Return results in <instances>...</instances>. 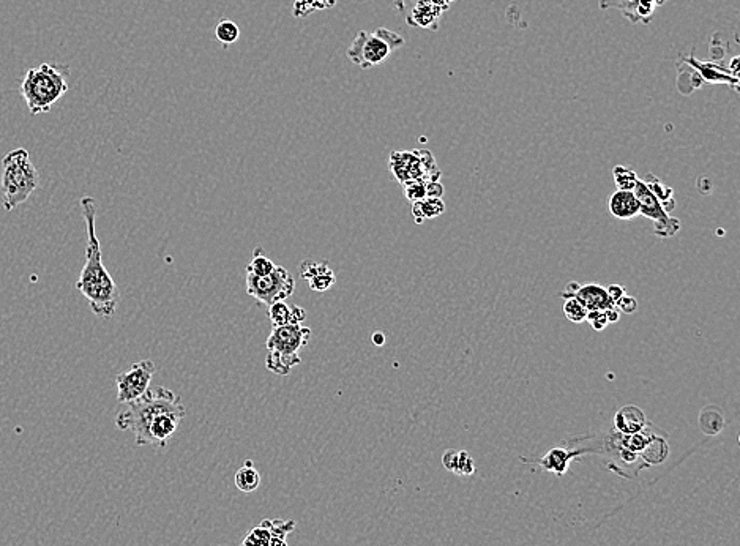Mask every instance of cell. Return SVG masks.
Here are the masks:
<instances>
[{
  "label": "cell",
  "mask_w": 740,
  "mask_h": 546,
  "mask_svg": "<svg viewBox=\"0 0 740 546\" xmlns=\"http://www.w3.org/2000/svg\"><path fill=\"white\" fill-rule=\"evenodd\" d=\"M668 455H669V446H668V442H666V434H663L662 431H658L654 438L650 439L646 448H644L640 453L641 460L647 466H655V464L665 463Z\"/></svg>",
  "instance_id": "ffe728a7"
},
{
  "label": "cell",
  "mask_w": 740,
  "mask_h": 546,
  "mask_svg": "<svg viewBox=\"0 0 740 546\" xmlns=\"http://www.w3.org/2000/svg\"><path fill=\"white\" fill-rule=\"evenodd\" d=\"M2 204L6 212H11L36 191L40 187V176L28 152L23 147L9 152L2 159Z\"/></svg>",
  "instance_id": "277c9868"
},
{
  "label": "cell",
  "mask_w": 740,
  "mask_h": 546,
  "mask_svg": "<svg viewBox=\"0 0 740 546\" xmlns=\"http://www.w3.org/2000/svg\"><path fill=\"white\" fill-rule=\"evenodd\" d=\"M300 275H302L303 281H306V285L310 286L311 290H316V293H325V290L330 289L335 283H336V276H335V272L332 271V267L327 264V262H310V261H305L302 266H300Z\"/></svg>",
  "instance_id": "5bb4252c"
},
{
  "label": "cell",
  "mask_w": 740,
  "mask_h": 546,
  "mask_svg": "<svg viewBox=\"0 0 740 546\" xmlns=\"http://www.w3.org/2000/svg\"><path fill=\"white\" fill-rule=\"evenodd\" d=\"M215 38L223 46H231L240 38V28L231 19H222L215 27Z\"/></svg>",
  "instance_id": "484cf974"
},
{
  "label": "cell",
  "mask_w": 740,
  "mask_h": 546,
  "mask_svg": "<svg viewBox=\"0 0 740 546\" xmlns=\"http://www.w3.org/2000/svg\"><path fill=\"white\" fill-rule=\"evenodd\" d=\"M613 176H614V182L615 185H617L619 190H627V191H633V188L636 185V182H638V176H636V172L632 169V167L628 166H615L613 169Z\"/></svg>",
  "instance_id": "83f0119b"
},
{
  "label": "cell",
  "mask_w": 740,
  "mask_h": 546,
  "mask_svg": "<svg viewBox=\"0 0 740 546\" xmlns=\"http://www.w3.org/2000/svg\"><path fill=\"white\" fill-rule=\"evenodd\" d=\"M267 316L270 322H272V327L294 325L305 322L306 311L302 307H297V305L292 307V305H288L286 302H276L267 307Z\"/></svg>",
  "instance_id": "ac0fdd59"
},
{
  "label": "cell",
  "mask_w": 740,
  "mask_h": 546,
  "mask_svg": "<svg viewBox=\"0 0 740 546\" xmlns=\"http://www.w3.org/2000/svg\"><path fill=\"white\" fill-rule=\"evenodd\" d=\"M70 68L67 65L41 63L40 67L27 70L21 81L23 95L28 112L32 115L49 112L58 100L68 92Z\"/></svg>",
  "instance_id": "3957f363"
},
{
  "label": "cell",
  "mask_w": 740,
  "mask_h": 546,
  "mask_svg": "<svg viewBox=\"0 0 740 546\" xmlns=\"http://www.w3.org/2000/svg\"><path fill=\"white\" fill-rule=\"evenodd\" d=\"M183 414L185 406L175 393L166 387H157L147 390L136 401L125 404V407L117 414L115 426L120 431H131L135 434L137 446H147L149 426L161 414Z\"/></svg>",
  "instance_id": "7a4b0ae2"
},
{
  "label": "cell",
  "mask_w": 740,
  "mask_h": 546,
  "mask_svg": "<svg viewBox=\"0 0 740 546\" xmlns=\"http://www.w3.org/2000/svg\"><path fill=\"white\" fill-rule=\"evenodd\" d=\"M576 300H580L588 311H608L615 308L614 302L608 295L606 289L600 285H584L580 286L575 294Z\"/></svg>",
  "instance_id": "e0dca14e"
},
{
  "label": "cell",
  "mask_w": 740,
  "mask_h": 546,
  "mask_svg": "<svg viewBox=\"0 0 740 546\" xmlns=\"http://www.w3.org/2000/svg\"><path fill=\"white\" fill-rule=\"evenodd\" d=\"M417 4H424V0H395L393 2L395 9H397V11H400L401 14H405L409 9H412V6Z\"/></svg>",
  "instance_id": "8d00e7d4"
},
{
  "label": "cell",
  "mask_w": 740,
  "mask_h": 546,
  "mask_svg": "<svg viewBox=\"0 0 740 546\" xmlns=\"http://www.w3.org/2000/svg\"><path fill=\"white\" fill-rule=\"evenodd\" d=\"M311 340V329L303 324L272 327L267 338L266 368L275 374L288 376L300 365V351Z\"/></svg>",
  "instance_id": "5b68a950"
},
{
  "label": "cell",
  "mask_w": 740,
  "mask_h": 546,
  "mask_svg": "<svg viewBox=\"0 0 740 546\" xmlns=\"http://www.w3.org/2000/svg\"><path fill=\"white\" fill-rule=\"evenodd\" d=\"M234 482L241 493H253L258 490L261 486V474L253 466V461H245V464L236 472Z\"/></svg>",
  "instance_id": "7402d4cb"
},
{
  "label": "cell",
  "mask_w": 740,
  "mask_h": 546,
  "mask_svg": "<svg viewBox=\"0 0 740 546\" xmlns=\"http://www.w3.org/2000/svg\"><path fill=\"white\" fill-rule=\"evenodd\" d=\"M698 425L699 429L707 436H716L721 433L724 428V416L723 411L718 406L709 404L702 407L698 417Z\"/></svg>",
  "instance_id": "44dd1931"
},
{
  "label": "cell",
  "mask_w": 740,
  "mask_h": 546,
  "mask_svg": "<svg viewBox=\"0 0 740 546\" xmlns=\"http://www.w3.org/2000/svg\"><path fill=\"white\" fill-rule=\"evenodd\" d=\"M580 286H581V285H580V283H576V281H570V283H568V285H567V288H566V290H563V293H562V295H563V297H566V298H571V297H575V294H576V290H578V289H580Z\"/></svg>",
  "instance_id": "f35d334b"
},
{
  "label": "cell",
  "mask_w": 740,
  "mask_h": 546,
  "mask_svg": "<svg viewBox=\"0 0 740 546\" xmlns=\"http://www.w3.org/2000/svg\"><path fill=\"white\" fill-rule=\"evenodd\" d=\"M605 289H606L608 295H610V298H611V300H613L614 303L617 302L619 298H622V297L625 295V289L622 288L620 285H610V286L605 288Z\"/></svg>",
  "instance_id": "74e56055"
},
{
  "label": "cell",
  "mask_w": 740,
  "mask_h": 546,
  "mask_svg": "<svg viewBox=\"0 0 740 546\" xmlns=\"http://www.w3.org/2000/svg\"><path fill=\"white\" fill-rule=\"evenodd\" d=\"M405 188V196L410 202H419L427 198V182L423 180H409L406 184H402Z\"/></svg>",
  "instance_id": "4dcf8cb0"
},
{
  "label": "cell",
  "mask_w": 740,
  "mask_h": 546,
  "mask_svg": "<svg viewBox=\"0 0 740 546\" xmlns=\"http://www.w3.org/2000/svg\"><path fill=\"white\" fill-rule=\"evenodd\" d=\"M390 171L400 184H406L409 180L433 182L441 177V171L434 162V157L427 149L392 152Z\"/></svg>",
  "instance_id": "52a82bcc"
},
{
  "label": "cell",
  "mask_w": 740,
  "mask_h": 546,
  "mask_svg": "<svg viewBox=\"0 0 740 546\" xmlns=\"http://www.w3.org/2000/svg\"><path fill=\"white\" fill-rule=\"evenodd\" d=\"M155 371V363L152 360L136 362L128 369L122 371L115 379L117 401L120 404H128L141 398L149 390Z\"/></svg>",
  "instance_id": "30bf717a"
},
{
  "label": "cell",
  "mask_w": 740,
  "mask_h": 546,
  "mask_svg": "<svg viewBox=\"0 0 740 546\" xmlns=\"http://www.w3.org/2000/svg\"><path fill=\"white\" fill-rule=\"evenodd\" d=\"M633 193L640 202V214L654 223L655 236L666 238L677 234L680 229V221L665 212L660 201L657 199V196L649 190V187L641 179L636 182Z\"/></svg>",
  "instance_id": "9c48e42d"
},
{
  "label": "cell",
  "mask_w": 740,
  "mask_h": 546,
  "mask_svg": "<svg viewBox=\"0 0 740 546\" xmlns=\"http://www.w3.org/2000/svg\"><path fill=\"white\" fill-rule=\"evenodd\" d=\"M585 321H588L592 329L597 332L605 330L608 324H610V321H608V316H606V311H588Z\"/></svg>",
  "instance_id": "d6a6232c"
},
{
  "label": "cell",
  "mask_w": 740,
  "mask_h": 546,
  "mask_svg": "<svg viewBox=\"0 0 740 546\" xmlns=\"http://www.w3.org/2000/svg\"><path fill=\"white\" fill-rule=\"evenodd\" d=\"M474 472H475V464H474V460L471 458V455H469L467 451L459 450V455H458V466H457V472H455V474L469 477V476H472Z\"/></svg>",
  "instance_id": "1f68e13d"
},
{
  "label": "cell",
  "mask_w": 740,
  "mask_h": 546,
  "mask_svg": "<svg viewBox=\"0 0 740 546\" xmlns=\"http://www.w3.org/2000/svg\"><path fill=\"white\" fill-rule=\"evenodd\" d=\"M606 316H608V321H610V324H613V322H617V321H619V317H620V315H619V311H617V308L608 310V311H606Z\"/></svg>",
  "instance_id": "ab89813d"
},
{
  "label": "cell",
  "mask_w": 740,
  "mask_h": 546,
  "mask_svg": "<svg viewBox=\"0 0 740 546\" xmlns=\"http://www.w3.org/2000/svg\"><path fill=\"white\" fill-rule=\"evenodd\" d=\"M275 267L276 264H273V262L264 254L262 248H254L250 264L246 266V273L254 276H266L269 273H272Z\"/></svg>",
  "instance_id": "4316f807"
},
{
  "label": "cell",
  "mask_w": 740,
  "mask_h": 546,
  "mask_svg": "<svg viewBox=\"0 0 740 546\" xmlns=\"http://www.w3.org/2000/svg\"><path fill=\"white\" fill-rule=\"evenodd\" d=\"M458 455H459V450H447L444 456H442V463H444V468L447 471L450 472H457V466H458Z\"/></svg>",
  "instance_id": "e575fe53"
},
{
  "label": "cell",
  "mask_w": 740,
  "mask_h": 546,
  "mask_svg": "<svg viewBox=\"0 0 740 546\" xmlns=\"http://www.w3.org/2000/svg\"><path fill=\"white\" fill-rule=\"evenodd\" d=\"M642 182L649 187V190L657 196V199L660 201V204L665 209V212L669 214L671 210H672V207L676 206V202H674V190H672V188L662 184V182L658 180L655 176H652V174H649V176L644 179Z\"/></svg>",
  "instance_id": "cb8c5ba5"
},
{
  "label": "cell",
  "mask_w": 740,
  "mask_h": 546,
  "mask_svg": "<svg viewBox=\"0 0 740 546\" xmlns=\"http://www.w3.org/2000/svg\"><path fill=\"white\" fill-rule=\"evenodd\" d=\"M614 305H615V308H617V311L627 313V315H632V313L638 310V302H636V298L632 295H627V294L622 298H619V300Z\"/></svg>",
  "instance_id": "836d02e7"
},
{
  "label": "cell",
  "mask_w": 740,
  "mask_h": 546,
  "mask_svg": "<svg viewBox=\"0 0 740 546\" xmlns=\"http://www.w3.org/2000/svg\"><path fill=\"white\" fill-rule=\"evenodd\" d=\"M442 11L429 4H417L405 13L406 24L410 27L427 28V31H439V21L442 18Z\"/></svg>",
  "instance_id": "9a60e30c"
},
{
  "label": "cell",
  "mask_w": 740,
  "mask_h": 546,
  "mask_svg": "<svg viewBox=\"0 0 740 546\" xmlns=\"http://www.w3.org/2000/svg\"><path fill=\"white\" fill-rule=\"evenodd\" d=\"M444 187L439 180L427 182V198H442Z\"/></svg>",
  "instance_id": "d590c367"
},
{
  "label": "cell",
  "mask_w": 740,
  "mask_h": 546,
  "mask_svg": "<svg viewBox=\"0 0 740 546\" xmlns=\"http://www.w3.org/2000/svg\"><path fill=\"white\" fill-rule=\"evenodd\" d=\"M445 212V204L441 198H424L412 204V215L417 223H422L428 218H436Z\"/></svg>",
  "instance_id": "603a6c76"
},
{
  "label": "cell",
  "mask_w": 740,
  "mask_h": 546,
  "mask_svg": "<svg viewBox=\"0 0 740 546\" xmlns=\"http://www.w3.org/2000/svg\"><path fill=\"white\" fill-rule=\"evenodd\" d=\"M335 5L336 0H294L292 14H294L296 18H306L314 11L333 9Z\"/></svg>",
  "instance_id": "d4e9b609"
},
{
  "label": "cell",
  "mask_w": 740,
  "mask_h": 546,
  "mask_svg": "<svg viewBox=\"0 0 740 546\" xmlns=\"http://www.w3.org/2000/svg\"><path fill=\"white\" fill-rule=\"evenodd\" d=\"M269 546H288V543H286V537L272 535V538H270V545Z\"/></svg>",
  "instance_id": "60d3db41"
},
{
  "label": "cell",
  "mask_w": 740,
  "mask_h": 546,
  "mask_svg": "<svg viewBox=\"0 0 740 546\" xmlns=\"http://www.w3.org/2000/svg\"><path fill=\"white\" fill-rule=\"evenodd\" d=\"M562 310H563V315H566V317L573 324L584 322L585 316H588V310H585L584 305L580 300H576L575 297L567 298V300L563 302Z\"/></svg>",
  "instance_id": "f1b7e54d"
},
{
  "label": "cell",
  "mask_w": 740,
  "mask_h": 546,
  "mask_svg": "<svg viewBox=\"0 0 740 546\" xmlns=\"http://www.w3.org/2000/svg\"><path fill=\"white\" fill-rule=\"evenodd\" d=\"M647 425L646 414L638 406H624L614 414V428L622 434L640 433Z\"/></svg>",
  "instance_id": "2e32d148"
},
{
  "label": "cell",
  "mask_w": 740,
  "mask_h": 546,
  "mask_svg": "<svg viewBox=\"0 0 740 546\" xmlns=\"http://www.w3.org/2000/svg\"><path fill=\"white\" fill-rule=\"evenodd\" d=\"M680 62L687 63L688 67H690L696 73V75H698L702 85H704V84H728L734 90L739 89V78L732 76L731 73H729V70L721 67L720 63H716L714 61L712 62H701V61L696 59L694 54H692L690 57L680 56Z\"/></svg>",
  "instance_id": "7c38bea8"
},
{
  "label": "cell",
  "mask_w": 740,
  "mask_h": 546,
  "mask_svg": "<svg viewBox=\"0 0 740 546\" xmlns=\"http://www.w3.org/2000/svg\"><path fill=\"white\" fill-rule=\"evenodd\" d=\"M80 210L85 221L87 229V246H85V264L80 271L76 281V289L83 294L95 316L111 317L115 315L120 300V290L113 280L111 273L103 264L101 245L95 231L97 221V202L90 196H84L80 199Z\"/></svg>",
  "instance_id": "6da1fadb"
},
{
  "label": "cell",
  "mask_w": 740,
  "mask_h": 546,
  "mask_svg": "<svg viewBox=\"0 0 740 546\" xmlns=\"http://www.w3.org/2000/svg\"><path fill=\"white\" fill-rule=\"evenodd\" d=\"M372 343L377 345V346H382L385 343V335L380 333V332H376L375 335H372Z\"/></svg>",
  "instance_id": "b9f144b4"
},
{
  "label": "cell",
  "mask_w": 740,
  "mask_h": 546,
  "mask_svg": "<svg viewBox=\"0 0 740 546\" xmlns=\"http://www.w3.org/2000/svg\"><path fill=\"white\" fill-rule=\"evenodd\" d=\"M270 538H272V534H270L267 523H262L261 526L254 527L251 532L248 534V537L245 538V542L241 546H269Z\"/></svg>",
  "instance_id": "f546056e"
},
{
  "label": "cell",
  "mask_w": 740,
  "mask_h": 546,
  "mask_svg": "<svg viewBox=\"0 0 740 546\" xmlns=\"http://www.w3.org/2000/svg\"><path fill=\"white\" fill-rule=\"evenodd\" d=\"M246 293L250 294L256 302L270 307L276 302H284L289 298L296 290V281L288 268L276 266L272 273L266 276H254L246 273Z\"/></svg>",
  "instance_id": "ba28073f"
},
{
  "label": "cell",
  "mask_w": 740,
  "mask_h": 546,
  "mask_svg": "<svg viewBox=\"0 0 740 546\" xmlns=\"http://www.w3.org/2000/svg\"><path fill=\"white\" fill-rule=\"evenodd\" d=\"M406 45V40L390 28L379 27L370 33L360 31L350 43L346 56L348 59L362 70L375 68L388 61L395 51Z\"/></svg>",
  "instance_id": "8992f818"
},
{
  "label": "cell",
  "mask_w": 740,
  "mask_h": 546,
  "mask_svg": "<svg viewBox=\"0 0 740 546\" xmlns=\"http://www.w3.org/2000/svg\"><path fill=\"white\" fill-rule=\"evenodd\" d=\"M610 212L619 220H632L640 215V202L633 191L617 190L610 198Z\"/></svg>",
  "instance_id": "d6986e66"
},
{
  "label": "cell",
  "mask_w": 740,
  "mask_h": 546,
  "mask_svg": "<svg viewBox=\"0 0 740 546\" xmlns=\"http://www.w3.org/2000/svg\"><path fill=\"white\" fill-rule=\"evenodd\" d=\"M580 456H583L580 450L568 446L567 442L566 443L562 442L561 447H554L551 450H548L543 456L538 458V460H536L533 463L538 464L541 469L551 472V474L558 476V477H562L568 471L570 463L573 461L575 458H580Z\"/></svg>",
  "instance_id": "4fadbf2b"
},
{
  "label": "cell",
  "mask_w": 740,
  "mask_h": 546,
  "mask_svg": "<svg viewBox=\"0 0 740 546\" xmlns=\"http://www.w3.org/2000/svg\"><path fill=\"white\" fill-rule=\"evenodd\" d=\"M666 2L668 0H600V6L619 10L632 24H649L655 10Z\"/></svg>",
  "instance_id": "8fae6325"
}]
</instances>
